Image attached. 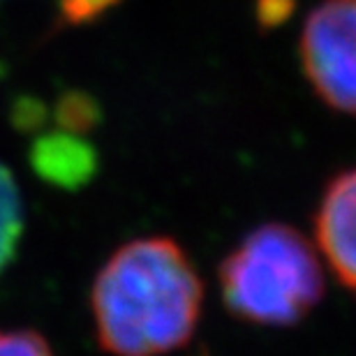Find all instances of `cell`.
<instances>
[{"instance_id":"8992f818","label":"cell","mask_w":356,"mask_h":356,"mask_svg":"<svg viewBox=\"0 0 356 356\" xmlns=\"http://www.w3.org/2000/svg\"><path fill=\"white\" fill-rule=\"evenodd\" d=\"M24 234V204L17 181L0 162V275L17 257Z\"/></svg>"},{"instance_id":"9c48e42d","label":"cell","mask_w":356,"mask_h":356,"mask_svg":"<svg viewBox=\"0 0 356 356\" xmlns=\"http://www.w3.org/2000/svg\"><path fill=\"white\" fill-rule=\"evenodd\" d=\"M197 356H209V354H206V352H202V354H197Z\"/></svg>"},{"instance_id":"3957f363","label":"cell","mask_w":356,"mask_h":356,"mask_svg":"<svg viewBox=\"0 0 356 356\" xmlns=\"http://www.w3.org/2000/svg\"><path fill=\"white\" fill-rule=\"evenodd\" d=\"M305 79L326 106L356 116V0H324L298 42Z\"/></svg>"},{"instance_id":"7a4b0ae2","label":"cell","mask_w":356,"mask_h":356,"mask_svg":"<svg viewBox=\"0 0 356 356\" xmlns=\"http://www.w3.org/2000/svg\"><path fill=\"white\" fill-rule=\"evenodd\" d=\"M218 280L232 317L270 329L303 322L326 289L319 252L284 222L248 232L220 261Z\"/></svg>"},{"instance_id":"5b68a950","label":"cell","mask_w":356,"mask_h":356,"mask_svg":"<svg viewBox=\"0 0 356 356\" xmlns=\"http://www.w3.org/2000/svg\"><path fill=\"white\" fill-rule=\"evenodd\" d=\"M90 153L86 148H74L72 141H56L42 144L35 155V167L44 174L49 181L60 185L83 183L90 176Z\"/></svg>"},{"instance_id":"277c9868","label":"cell","mask_w":356,"mask_h":356,"mask_svg":"<svg viewBox=\"0 0 356 356\" xmlns=\"http://www.w3.org/2000/svg\"><path fill=\"white\" fill-rule=\"evenodd\" d=\"M319 254L338 282L356 294V167L333 176L315 213Z\"/></svg>"},{"instance_id":"6da1fadb","label":"cell","mask_w":356,"mask_h":356,"mask_svg":"<svg viewBox=\"0 0 356 356\" xmlns=\"http://www.w3.org/2000/svg\"><path fill=\"white\" fill-rule=\"evenodd\" d=\"M204 282L190 254L169 236L120 245L90 287L95 338L111 356H165L195 336Z\"/></svg>"},{"instance_id":"52a82bcc","label":"cell","mask_w":356,"mask_h":356,"mask_svg":"<svg viewBox=\"0 0 356 356\" xmlns=\"http://www.w3.org/2000/svg\"><path fill=\"white\" fill-rule=\"evenodd\" d=\"M0 356H56L49 340L35 329H0Z\"/></svg>"},{"instance_id":"ba28073f","label":"cell","mask_w":356,"mask_h":356,"mask_svg":"<svg viewBox=\"0 0 356 356\" xmlns=\"http://www.w3.org/2000/svg\"><path fill=\"white\" fill-rule=\"evenodd\" d=\"M113 0H60L63 12L70 21H83L106 10Z\"/></svg>"}]
</instances>
